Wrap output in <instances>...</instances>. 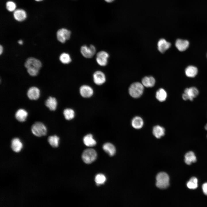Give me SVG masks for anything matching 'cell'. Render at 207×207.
I'll return each instance as SVG.
<instances>
[{"label":"cell","instance_id":"obj_22","mask_svg":"<svg viewBox=\"0 0 207 207\" xmlns=\"http://www.w3.org/2000/svg\"><path fill=\"white\" fill-rule=\"evenodd\" d=\"M184 160L186 164L187 165H190L192 163L195 162L196 158L194 152L189 151L187 153L185 156Z\"/></svg>","mask_w":207,"mask_h":207},{"label":"cell","instance_id":"obj_25","mask_svg":"<svg viewBox=\"0 0 207 207\" xmlns=\"http://www.w3.org/2000/svg\"><path fill=\"white\" fill-rule=\"evenodd\" d=\"M143 121L142 118L139 116H136L132 119L131 124L132 126L137 129H140L142 127Z\"/></svg>","mask_w":207,"mask_h":207},{"label":"cell","instance_id":"obj_38","mask_svg":"<svg viewBox=\"0 0 207 207\" xmlns=\"http://www.w3.org/2000/svg\"><path fill=\"white\" fill-rule=\"evenodd\" d=\"M35 0L36 1H42V0Z\"/></svg>","mask_w":207,"mask_h":207},{"label":"cell","instance_id":"obj_1","mask_svg":"<svg viewBox=\"0 0 207 207\" xmlns=\"http://www.w3.org/2000/svg\"><path fill=\"white\" fill-rule=\"evenodd\" d=\"M24 65L27 69L28 73L32 76H37L39 73V70L42 67L41 62L33 57L28 58L25 62Z\"/></svg>","mask_w":207,"mask_h":207},{"label":"cell","instance_id":"obj_8","mask_svg":"<svg viewBox=\"0 0 207 207\" xmlns=\"http://www.w3.org/2000/svg\"><path fill=\"white\" fill-rule=\"evenodd\" d=\"M70 35V31L64 28L59 30L56 34L58 40L62 43H65L67 40L69 39Z\"/></svg>","mask_w":207,"mask_h":207},{"label":"cell","instance_id":"obj_9","mask_svg":"<svg viewBox=\"0 0 207 207\" xmlns=\"http://www.w3.org/2000/svg\"><path fill=\"white\" fill-rule=\"evenodd\" d=\"M109 57L108 53L106 51H102L98 52L96 55V61L97 63L101 66H106Z\"/></svg>","mask_w":207,"mask_h":207},{"label":"cell","instance_id":"obj_13","mask_svg":"<svg viewBox=\"0 0 207 207\" xmlns=\"http://www.w3.org/2000/svg\"><path fill=\"white\" fill-rule=\"evenodd\" d=\"M189 43L187 40L180 39L177 40L175 43V45L179 51H183L186 50L189 47Z\"/></svg>","mask_w":207,"mask_h":207},{"label":"cell","instance_id":"obj_23","mask_svg":"<svg viewBox=\"0 0 207 207\" xmlns=\"http://www.w3.org/2000/svg\"><path fill=\"white\" fill-rule=\"evenodd\" d=\"M198 72L197 68L193 66H187L185 69V73L186 75L189 77H193L195 76Z\"/></svg>","mask_w":207,"mask_h":207},{"label":"cell","instance_id":"obj_17","mask_svg":"<svg viewBox=\"0 0 207 207\" xmlns=\"http://www.w3.org/2000/svg\"><path fill=\"white\" fill-rule=\"evenodd\" d=\"M28 116L27 111L23 109L18 110L15 114V117L16 119L20 122L25 121Z\"/></svg>","mask_w":207,"mask_h":207},{"label":"cell","instance_id":"obj_7","mask_svg":"<svg viewBox=\"0 0 207 207\" xmlns=\"http://www.w3.org/2000/svg\"><path fill=\"white\" fill-rule=\"evenodd\" d=\"M96 51V48L92 45L89 46L85 45H83L80 48L81 54L84 57L87 58L92 57L95 54Z\"/></svg>","mask_w":207,"mask_h":207},{"label":"cell","instance_id":"obj_2","mask_svg":"<svg viewBox=\"0 0 207 207\" xmlns=\"http://www.w3.org/2000/svg\"><path fill=\"white\" fill-rule=\"evenodd\" d=\"M169 177L166 172H161L159 173L156 177V185L158 188L164 189L169 185Z\"/></svg>","mask_w":207,"mask_h":207},{"label":"cell","instance_id":"obj_15","mask_svg":"<svg viewBox=\"0 0 207 207\" xmlns=\"http://www.w3.org/2000/svg\"><path fill=\"white\" fill-rule=\"evenodd\" d=\"M23 145L20 139L17 138L13 139L11 143V148L12 150L16 152L20 151L22 148Z\"/></svg>","mask_w":207,"mask_h":207},{"label":"cell","instance_id":"obj_27","mask_svg":"<svg viewBox=\"0 0 207 207\" xmlns=\"http://www.w3.org/2000/svg\"><path fill=\"white\" fill-rule=\"evenodd\" d=\"M48 141L52 147H56L58 145L59 138L56 135L51 136L48 138Z\"/></svg>","mask_w":207,"mask_h":207},{"label":"cell","instance_id":"obj_4","mask_svg":"<svg viewBox=\"0 0 207 207\" xmlns=\"http://www.w3.org/2000/svg\"><path fill=\"white\" fill-rule=\"evenodd\" d=\"M31 130L34 135L38 137L45 135L47 132L46 126L40 122H36L33 124L31 127Z\"/></svg>","mask_w":207,"mask_h":207},{"label":"cell","instance_id":"obj_6","mask_svg":"<svg viewBox=\"0 0 207 207\" xmlns=\"http://www.w3.org/2000/svg\"><path fill=\"white\" fill-rule=\"evenodd\" d=\"M97 154L96 151L91 148L87 149L83 153L82 157L83 161L86 164H90L96 159Z\"/></svg>","mask_w":207,"mask_h":207},{"label":"cell","instance_id":"obj_3","mask_svg":"<svg viewBox=\"0 0 207 207\" xmlns=\"http://www.w3.org/2000/svg\"><path fill=\"white\" fill-rule=\"evenodd\" d=\"M144 90V86L142 83L136 82L133 83L129 88L130 95L134 98H137L141 96Z\"/></svg>","mask_w":207,"mask_h":207},{"label":"cell","instance_id":"obj_30","mask_svg":"<svg viewBox=\"0 0 207 207\" xmlns=\"http://www.w3.org/2000/svg\"><path fill=\"white\" fill-rule=\"evenodd\" d=\"M63 114L65 119L69 120L74 118V111L71 109L67 108L64 110Z\"/></svg>","mask_w":207,"mask_h":207},{"label":"cell","instance_id":"obj_24","mask_svg":"<svg viewBox=\"0 0 207 207\" xmlns=\"http://www.w3.org/2000/svg\"><path fill=\"white\" fill-rule=\"evenodd\" d=\"M83 141L85 144L89 147L94 146L96 144V142L93 138L92 135L90 134L86 135L84 137Z\"/></svg>","mask_w":207,"mask_h":207},{"label":"cell","instance_id":"obj_32","mask_svg":"<svg viewBox=\"0 0 207 207\" xmlns=\"http://www.w3.org/2000/svg\"><path fill=\"white\" fill-rule=\"evenodd\" d=\"M6 7L7 10L9 12H12L15 10L16 7V4L12 1H8L6 3Z\"/></svg>","mask_w":207,"mask_h":207},{"label":"cell","instance_id":"obj_39","mask_svg":"<svg viewBox=\"0 0 207 207\" xmlns=\"http://www.w3.org/2000/svg\"></svg>","mask_w":207,"mask_h":207},{"label":"cell","instance_id":"obj_18","mask_svg":"<svg viewBox=\"0 0 207 207\" xmlns=\"http://www.w3.org/2000/svg\"><path fill=\"white\" fill-rule=\"evenodd\" d=\"M45 104L50 110L54 111L56 108L57 102L55 97H50L46 100Z\"/></svg>","mask_w":207,"mask_h":207},{"label":"cell","instance_id":"obj_26","mask_svg":"<svg viewBox=\"0 0 207 207\" xmlns=\"http://www.w3.org/2000/svg\"><path fill=\"white\" fill-rule=\"evenodd\" d=\"M156 97L159 101L163 102L166 100L167 97V93L164 89L160 88L156 92Z\"/></svg>","mask_w":207,"mask_h":207},{"label":"cell","instance_id":"obj_33","mask_svg":"<svg viewBox=\"0 0 207 207\" xmlns=\"http://www.w3.org/2000/svg\"><path fill=\"white\" fill-rule=\"evenodd\" d=\"M202 189L204 194L207 195V183L203 184L202 185Z\"/></svg>","mask_w":207,"mask_h":207},{"label":"cell","instance_id":"obj_29","mask_svg":"<svg viewBox=\"0 0 207 207\" xmlns=\"http://www.w3.org/2000/svg\"><path fill=\"white\" fill-rule=\"evenodd\" d=\"M198 181L197 178L195 177H193L187 182V185L189 189H195L198 187Z\"/></svg>","mask_w":207,"mask_h":207},{"label":"cell","instance_id":"obj_11","mask_svg":"<svg viewBox=\"0 0 207 207\" xmlns=\"http://www.w3.org/2000/svg\"><path fill=\"white\" fill-rule=\"evenodd\" d=\"M80 93L82 97L85 98H88L92 96L93 91L92 88L90 86L84 85L80 88Z\"/></svg>","mask_w":207,"mask_h":207},{"label":"cell","instance_id":"obj_34","mask_svg":"<svg viewBox=\"0 0 207 207\" xmlns=\"http://www.w3.org/2000/svg\"><path fill=\"white\" fill-rule=\"evenodd\" d=\"M3 47L1 45H0V55H1L2 53L3 52Z\"/></svg>","mask_w":207,"mask_h":207},{"label":"cell","instance_id":"obj_10","mask_svg":"<svg viewBox=\"0 0 207 207\" xmlns=\"http://www.w3.org/2000/svg\"><path fill=\"white\" fill-rule=\"evenodd\" d=\"M93 79L95 84L101 85L104 83L106 80L105 74L100 71H97L93 74Z\"/></svg>","mask_w":207,"mask_h":207},{"label":"cell","instance_id":"obj_20","mask_svg":"<svg viewBox=\"0 0 207 207\" xmlns=\"http://www.w3.org/2000/svg\"><path fill=\"white\" fill-rule=\"evenodd\" d=\"M103 148L104 150L110 156H114L115 153V147L114 145L111 143H107L104 144Z\"/></svg>","mask_w":207,"mask_h":207},{"label":"cell","instance_id":"obj_19","mask_svg":"<svg viewBox=\"0 0 207 207\" xmlns=\"http://www.w3.org/2000/svg\"><path fill=\"white\" fill-rule=\"evenodd\" d=\"M141 82L144 86L147 87H151L154 86L155 80L152 76H145L142 78Z\"/></svg>","mask_w":207,"mask_h":207},{"label":"cell","instance_id":"obj_21","mask_svg":"<svg viewBox=\"0 0 207 207\" xmlns=\"http://www.w3.org/2000/svg\"><path fill=\"white\" fill-rule=\"evenodd\" d=\"M165 133L164 129L159 125L154 126L153 129V133L157 138H160L163 136Z\"/></svg>","mask_w":207,"mask_h":207},{"label":"cell","instance_id":"obj_35","mask_svg":"<svg viewBox=\"0 0 207 207\" xmlns=\"http://www.w3.org/2000/svg\"><path fill=\"white\" fill-rule=\"evenodd\" d=\"M18 43L20 45H22L23 43V42L22 40H20L18 41Z\"/></svg>","mask_w":207,"mask_h":207},{"label":"cell","instance_id":"obj_36","mask_svg":"<svg viewBox=\"0 0 207 207\" xmlns=\"http://www.w3.org/2000/svg\"><path fill=\"white\" fill-rule=\"evenodd\" d=\"M106 2L108 3H110L113 1L114 0H105Z\"/></svg>","mask_w":207,"mask_h":207},{"label":"cell","instance_id":"obj_14","mask_svg":"<svg viewBox=\"0 0 207 207\" xmlns=\"http://www.w3.org/2000/svg\"><path fill=\"white\" fill-rule=\"evenodd\" d=\"M157 45L158 50L161 53H163L170 47L171 43L165 39H162L159 40Z\"/></svg>","mask_w":207,"mask_h":207},{"label":"cell","instance_id":"obj_16","mask_svg":"<svg viewBox=\"0 0 207 207\" xmlns=\"http://www.w3.org/2000/svg\"><path fill=\"white\" fill-rule=\"evenodd\" d=\"M14 18L18 21H22L26 18V12L23 9H18L15 10L14 13Z\"/></svg>","mask_w":207,"mask_h":207},{"label":"cell","instance_id":"obj_28","mask_svg":"<svg viewBox=\"0 0 207 207\" xmlns=\"http://www.w3.org/2000/svg\"><path fill=\"white\" fill-rule=\"evenodd\" d=\"M59 59L60 62L64 64H68L72 61L70 55L66 53H62L60 55Z\"/></svg>","mask_w":207,"mask_h":207},{"label":"cell","instance_id":"obj_5","mask_svg":"<svg viewBox=\"0 0 207 207\" xmlns=\"http://www.w3.org/2000/svg\"><path fill=\"white\" fill-rule=\"evenodd\" d=\"M199 94L198 89L195 87L186 88L184 90V93L182 95V98L185 101L189 100L193 101L198 96Z\"/></svg>","mask_w":207,"mask_h":207},{"label":"cell","instance_id":"obj_31","mask_svg":"<svg viewBox=\"0 0 207 207\" xmlns=\"http://www.w3.org/2000/svg\"><path fill=\"white\" fill-rule=\"evenodd\" d=\"M105 176L102 174H98L95 178V181L97 185L103 184L106 181Z\"/></svg>","mask_w":207,"mask_h":207},{"label":"cell","instance_id":"obj_37","mask_svg":"<svg viewBox=\"0 0 207 207\" xmlns=\"http://www.w3.org/2000/svg\"><path fill=\"white\" fill-rule=\"evenodd\" d=\"M205 129L207 131V123L204 126Z\"/></svg>","mask_w":207,"mask_h":207},{"label":"cell","instance_id":"obj_12","mask_svg":"<svg viewBox=\"0 0 207 207\" xmlns=\"http://www.w3.org/2000/svg\"><path fill=\"white\" fill-rule=\"evenodd\" d=\"M40 91L37 87H32L28 90L27 95L29 98L31 100H35L38 99L40 96Z\"/></svg>","mask_w":207,"mask_h":207}]
</instances>
